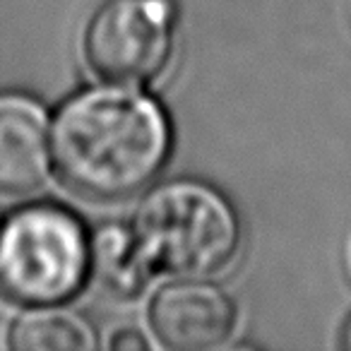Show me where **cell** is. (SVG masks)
I'll list each match as a JSON object with an SVG mask.
<instances>
[{
	"instance_id": "cell-2",
	"label": "cell",
	"mask_w": 351,
	"mask_h": 351,
	"mask_svg": "<svg viewBox=\"0 0 351 351\" xmlns=\"http://www.w3.org/2000/svg\"><path fill=\"white\" fill-rule=\"evenodd\" d=\"M142 250L156 272L210 277L234 260L241 221L224 193L181 178L145 195L132 221Z\"/></svg>"
},
{
	"instance_id": "cell-4",
	"label": "cell",
	"mask_w": 351,
	"mask_h": 351,
	"mask_svg": "<svg viewBox=\"0 0 351 351\" xmlns=\"http://www.w3.org/2000/svg\"><path fill=\"white\" fill-rule=\"evenodd\" d=\"M173 29V0H108L87 25L84 56L104 82L140 87L166 68Z\"/></svg>"
},
{
	"instance_id": "cell-10",
	"label": "cell",
	"mask_w": 351,
	"mask_h": 351,
	"mask_svg": "<svg viewBox=\"0 0 351 351\" xmlns=\"http://www.w3.org/2000/svg\"><path fill=\"white\" fill-rule=\"evenodd\" d=\"M341 346L351 351V317H349V320H346L344 332H341Z\"/></svg>"
},
{
	"instance_id": "cell-5",
	"label": "cell",
	"mask_w": 351,
	"mask_h": 351,
	"mask_svg": "<svg viewBox=\"0 0 351 351\" xmlns=\"http://www.w3.org/2000/svg\"><path fill=\"white\" fill-rule=\"evenodd\" d=\"M149 327L166 349H215L234 332L236 303L217 284L183 277V282L169 284L152 298Z\"/></svg>"
},
{
	"instance_id": "cell-8",
	"label": "cell",
	"mask_w": 351,
	"mask_h": 351,
	"mask_svg": "<svg viewBox=\"0 0 351 351\" xmlns=\"http://www.w3.org/2000/svg\"><path fill=\"white\" fill-rule=\"evenodd\" d=\"M8 344L15 351H92L99 341L92 322L77 311L34 306L15 320Z\"/></svg>"
},
{
	"instance_id": "cell-9",
	"label": "cell",
	"mask_w": 351,
	"mask_h": 351,
	"mask_svg": "<svg viewBox=\"0 0 351 351\" xmlns=\"http://www.w3.org/2000/svg\"><path fill=\"white\" fill-rule=\"evenodd\" d=\"M113 351H145L149 349V341L142 337L140 330H121L108 341Z\"/></svg>"
},
{
	"instance_id": "cell-6",
	"label": "cell",
	"mask_w": 351,
	"mask_h": 351,
	"mask_svg": "<svg viewBox=\"0 0 351 351\" xmlns=\"http://www.w3.org/2000/svg\"><path fill=\"white\" fill-rule=\"evenodd\" d=\"M51 123L44 104L0 92V195H27L51 171Z\"/></svg>"
},
{
	"instance_id": "cell-7",
	"label": "cell",
	"mask_w": 351,
	"mask_h": 351,
	"mask_svg": "<svg viewBox=\"0 0 351 351\" xmlns=\"http://www.w3.org/2000/svg\"><path fill=\"white\" fill-rule=\"evenodd\" d=\"M89 274L113 298H135L156 274L132 226L104 224L89 236Z\"/></svg>"
},
{
	"instance_id": "cell-3",
	"label": "cell",
	"mask_w": 351,
	"mask_h": 351,
	"mask_svg": "<svg viewBox=\"0 0 351 351\" xmlns=\"http://www.w3.org/2000/svg\"><path fill=\"white\" fill-rule=\"evenodd\" d=\"M89 277V236L60 205L20 207L0 224V296L17 306H58Z\"/></svg>"
},
{
	"instance_id": "cell-1",
	"label": "cell",
	"mask_w": 351,
	"mask_h": 351,
	"mask_svg": "<svg viewBox=\"0 0 351 351\" xmlns=\"http://www.w3.org/2000/svg\"><path fill=\"white\" fill-rule=\"evenodd\" d=\"M171 140L159 101L125 84L92 87L56 113L51 154L70 191L89 200H123L159 176Z\"/></svg>"
},
{
	"instance_id": "cell-11",
	"label": "cell",
	"mask_w": 351,
	"mask_h": 351,
	"mask_svg": "<svg viewBox=\"0 0 351 351\" xmlns=\"http://www.w3.org/2000/svg\"><path fill=\"white\" fill-rule=\"evenodd\" d=\"M0 224H3V215H0Z\"/></svg>"
}]
</instances>
